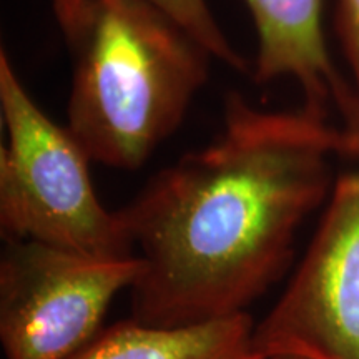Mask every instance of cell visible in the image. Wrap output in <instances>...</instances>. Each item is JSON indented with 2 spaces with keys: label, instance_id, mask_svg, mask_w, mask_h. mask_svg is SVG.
Masks as SVG:
<instances>
[{
  "label": "cell",
  "instance_id": "6da1fadb",
  "mask_svg": "<svg viewBox=\"0 0 359 359\" xmlns=\"http://www.w3.org/2000/svg\"><path fill=\"white\" fill-rule=\"evenodd\" d=\"M343 128L308 114H273L230 93L223 132L161 170L120 210L143 273L133 321L183 327L246 313L280 276L303 219L331 187Z\"/></svg>",
  "mask_w": 359,
  "mask_h": 359
},
{
  "label": "cell",
  "instance_id": "7a4b0ae2",
  "mask_svg": "<svg viewBox=\"0 0 359 359\" xmlns=\"http://www.w3.org/2000/svg\"><path fill=\"white\" fill-rule=\"evenodd\" d=\"M72 62L67 128L90 161L137 170L185 120L213 55L147 0H52Z\"/></svg>",
  "mask_w": 359,
  "mask_h": 359
},
{
  "label": "cell",
  "instance_id": "3957f363",
  "mask_svg": "<svg viewBox=\"0 0 359 359\" xmlns=\"http://www.w3.org/2000/svg\"><path fill=\"white\" fill-rule=\"evenodd\" d=\"M0 231L6 241H35L90 258L123 259L135 241L122 212L100 203L90 158L29 95L6 50L0 53Z\"/></svg>",
  "mask_w": 359,
  "mask_h": 359
},
{
  "label": "cell",
  "instance_id": "277c9868",
  "mask_svg": "<svg viewBox=\"0 0 359 359\" xmlns=\"http://www.w3.org/2000/svg\"><path fill=\"white\" fill-rule=\"evenodd\" d=\"M142 258L100 259L35 241H7L0 263V339L7 359H72L100 333Z\"/></svg>",
  "mask_w": 359,
  "mask_h": 359
},
{
  "label": "cell",
  "instance_id": "5b68a950",
  "mask_svg": "<svg viewBox=\"0 0 359 359\" xmlns=\"http://www.w3.org/2000/svg\"><path fill=\"white\" fill-rule=\"evenodd\" d=\"M259 356L359 359V172L341 177L285 294L255 326Z\"/></svg>",
  "mask_w": 359,
  "mask_h": 359
},
{
  "label": "cell",
  "instance_id": "8992f818",
  "mask_svg": "<svg viewBox=\"0 0 359 359\" xmlns=\"http://www.w3.org/2000/svg\"><path fill=\"white\" fill-rule=\"evenodd\" d=\"M258 34L253 79L288 77L304 93L308 114L339 118L348 156L359 158V97L336 69L323 32V0H245ZM334 123V122H331Z\"/></svg>",
  "mask_w": 359,
  "mask_h": 359
},
{
  "label": "cell",
  "instance_id": "52a82bcc",
  "mask_svg": "<svg viewBox=\"0 0 359 359\" xmlns=\"http://www.w3.org/2000/svg\"><path fill=\"white\" fill-rule=\"evenodd\" d=\"M246 313L183 327H154L133 320L100 331L72 359H264L253 348Z\"/></svg>",
  "mask_w": 359,
  "mask_h": 359
},
{
  "label": "cell",
  "instance_id": "ba28073f",
  "mask_svg": "<svg viewBox=\"0 0 359 359\" xmlns=\"http://www.w3.org/2000/svg\"><path fill=\"white\" fill-rule=\"evenodd\" d=\"M147 2L160 8L187 32H190L212 53L213 58L222 60L224 65L240 74L250 72V62L245 60L240 52H236V48L219 29L206 0H147Z\"/></svg>",
  "mask_w": 359,
  "mask_h": 359
},
{
  "label": "cell",
  "instance_id": "9c48e42d",
  "mask_svg": "<svg viewBox=\"0 0 359 359\" xmlns=\"http://www.w3.org/2000/svg\"><path fill=\"white\" fill-rule=\"evenodd\" d=\"M336 30L359 97V0H338Z\"/></svg>",
  "mask_w": 359,
  "mask_h": 359
},
{
  "label": "cell",
  "instance_id": "30bf717a",
  "mask_svg": "<svg viewBox=\"0 0 359 359\" xmlns=\"http://www.w3.org/2000/svg\"><path fill=\"white\" fill-rule=\"evenodd\" d=\"M264 359H309V358L298 356V354H273V356H268Z\"/></svg>",
  "mask_w": 359,
  "mask_h": 359
}]
</instances>
